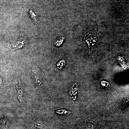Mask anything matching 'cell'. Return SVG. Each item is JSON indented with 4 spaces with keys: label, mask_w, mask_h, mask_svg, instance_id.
I'll use <instances>...</instances> for the list:
<instances>
[{
    "label": "cell",
    "mask_w": 129,
    "mask_h": 129,
    "mask_svg": "<svg viewBox=\"0 0 129 129\" xmlns=\"http://www.w3.org/2000/svg\"><path fill=\"white\" fill-rule=\"evenodd\" d=\"M29 12L30 14V16L33 19V20L35 21V22H37V19H36L37 17H36V16L35 14H34V13L31 11H30Z\"/></svg>",
    "instance_id": "3"
},
{
    "label": "cell",
    "mask_w": 129,
    "mask_h": 129,
    "mask_svg": "<svg viewBox=\"0 0 129 129\" xmlns=\"http://www.w3.org/2000/svg\"><path fill=\"white\" fill-rule=\"evenodd\" d=\"M84 40L90 47H94L96 45L100 40V35L96 32L90 31L84 36Z\"/></svg>",
    "instance_id": "1"
},
{
    "label": "cell",
    "mask_w": 129,
    "mask_h": 129,
    "mask_svg": "<svg viewBox=\"0 0 129 129\" xmlns=\"http://www.w3.org/2000/svg\"><path fill=\"white\" fill-rule=\"evenodd\" d=\"M65 63V61L64 60H62L60 61L57 64V68H59V69L62 68V67H63Z\"/></svg>",
    "instance_id": "2"
}]
</instances>
